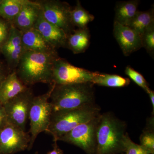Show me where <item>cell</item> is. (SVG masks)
Here are the masks:
<instances>
[{
  "instance_id": "cell-1",
  "label": "cell",
  "mask_w": 154,
  "mask_h": 154,
  "mask_svg": "<svg viewBox=\"0 0 154 154\" xmlns=\"http://www.w3.org/2000/svg\"><path fill=\"white\" fill-rule=\"evenodd\" d=\"M58 57L57 53L26 51L17 66V75L27 86L38 83L52 85L54 63Z\"/></svg>"
},
{
  "instance_id": "cell-8",
  "label": "cell",
  "mask_w": 154,
  "mask_h": 154,
  "mask_svg": "<svg viewBox=\"0 0 154 154\" xmlns=\"http://www.w3.org/2000/svg\"><path fill=\"white\" fill-rule=\"evenodd\" d=\"M95 73L72 65L66 60L59 57L54 63L53 83L63 85L92 83Z\"/></svg>"
},
{
  "instance_id": "cell-5",
  "label": "cell",
  "mask_w": 154,
  "mask_h": 154,
  "mask_svg": "<svg viewBox=\"0 0 154 154\" xmlns=\"http://www.w3.org/2000/svg\"><path fill=\"white\" fill-rule=\"evenodd\" d=\"M54 84L51 85L49 91L43 95L34 96L29 113L30 121V142L28 149L32 148L39 134L47 131L52 113L50 97Z\"/></svg>"
},
{
  "instance_id": "cell-18",
  "label": "cell",
  "mask_w": 154,
  "mask_h": 154,
  "mask_svg": "<svg viewBox=\"0 0 154 154\" xmlns=\"http://www.w3.org/2000/svg\"><path fill=\"white\" fill-rule=\"evenodd\" d=\"M140 1L130 0L117 2L115 8L114 22L126 26L138 11Z\"/></svg>"
},
{
  "instance_id": "cell-33",
  "label": "cell",
  "mask_w": 154,
  "mask_h": 154,
  "mask_svg": "<svg viewBox=\"0 0 154 154\" xmlns=\"http://www.w3.org/2000/svg\"></svg>"
},
{
  "instance_id": "cell-6",
  "label": "cell",
  "mask_w": 154,
  "mask_h": 154,
  "mask_svg": "<svg viewBox=\"0 0 154 154\" xmlns=\"http://www.w3.org/2000/svg\"><path fill=\"white\" fill-rule=\"evenodd\" d=\"M100 115L90 121L79 125L60 138L58 141H62L79 147L87 154H96V130Z\"/></svg>"
},
{
  "instance_id": "cell-24",
  "label": "cell",
  "mask_w": 154,
  "mask_h": 154,
  "mask_svg": "<svg viewBox=\"0 0 154 154\" xmlns=\"http://www.w3.org/2000/svg\"><path fill=\"white\" fill-rule=\"evenodd\" d=\"M140 145L154 153V117L149 118L146 126L140 135Z\"/></svg>"
},
{
  "instance_id": "cell-14",
  "label": "cell",
  "mask_w": 154,
  "mask_h": 154,
  "mask_svg": "<svg viewBox=\"0 0 154 154\" xmlns=\"http://www.w3.org/2000/svg\"><path fill=\"white\" fill-rule=\"evenodd\" d=\"M34 28L56 49L66 48L68 37L66 33L62 29L47 22L42 16V12Z\"/></svg>"
},
{
  "instance_id": "cell-29",
  "label": "cell",
  "mask_w": 154,
  "mask_h": 154,
  "mask_svg": "<svg viewBox=\"0 0 154 154\" xmlns=\"http://www.w3.org/2000/svg\"><path fill=\"white\" fill-rule=\"evenodd\" d=\"M47 154H63V152L62 150L59 147L57 143V142H54V143L53 145V149L52 150L48 152Z\"/></svg>"
},
{
  "instance_id": "cell-10",
  "label": "cell",
  "mask_w": 154,
  "mask_h": 154,
  "mask_svg": "<svg viewBox=\"0 0 154 154\" xmlns=\"http://www.w3.org/2000/svg\"><path fill=\"white\" fill-rule=\"evenodd\" d=\"M30 135L17 127L8 124L0 130V154H14L28 148Z\"/></svg>"
},
{
  "instance_id": "cell-21",
  "label": "cell",
  "mask_w": 154,
  "mask_h": 154,
  "mask_svg": "<svg viewBox=\"0 0 154 154\" xmlns=\"http://www.w3.org/2000/svg\"><path fill=\"white\" fill-rule=\"evenodd\" d=\"M95 17L83 8L81 2L77 1L76 4L71 11V19L74 27L78 28H87L89 23L94 21Z\"/></svg>"
},
{
  "instance_id": "cell-23",
  "label": "cell",
  "mask_w": 154,
  "mask_h": 154,
  "mask_svg": "<svg viewBox=\"0 0 154 154\" xmlns=\"http://www.w3.org/2000/svg\"><path fill=\"white\" fill-rule=\"evenodd\" d=\"M122 146L124 154H154L148 149L134 142L127 132L122 137Z\"/></svg>"
},
{
  "instance_id": "cell-19",
  "label": "cell",
  "mask_w": 154,
  "mask_h": 154,
  "mask_svg": "<svg viewBox=\"0 0 154 154\" xmlns=\"http://www.w3.org/2000/svg\"><path fill=\"white\" fill-rule=\"evenodd\" d=\"M92 83L94 85L100 86L120 88L128 85L130 83V80L119 75L96 72Z\"/></svg>"
},
{
  "instance_id": "cell-17",
  "label": "cell",
  "mask_w": 154,
  "mask_h": 154,
  "mask_svg": "<svg viewBox=\"0 0 154 154\" xmlns=\"http://www.w3.org/2000/svg\"><path fill=\"white\" fill-rule=\"evenodd\" d=\"M91 34L88 27L78 28L68 36L66 48L75 54L85 52L90 44Z\"/></svg>"
},
{
  "instance_id": "cell-12",
  "label": "cell",
  "mask_w": 154,
  "mask_h": 154,
  "mask_svg": "<svg viewBox=\"0 0 154 154\" xmlns=\"http://www.w3.org/2000/svg\"><path fill=\"white\" fill-rule=\"evenodd\" d=\"M113 33L125 56L130 55L142 47L140 35L128 26L114 22Z\"/></svg>"
},
{
  "instance_id": "cell-3",
  "label": "cell",
  "mask_w": 154,
  "mask_h": 154,
  "mask_svg": "<svg viewBox=\"0 0 154 154\" xmlns=\"http://www.w3.org/2000/svg\"><path fill=\"white\" fill-rule=\"evenodd\" d=\"M125 122L111 112L100 114L96 130V154H118L122 152V140L126 133Z\"/></svg>"
},
{
  "instance_id": "cell-22",
  "label": "cell",
  "mask_w": 154,
  "mask_h": 154,
  "mask_svg": "<svg viewBox=\"0 0 154 154\" xmlns=\"http://www.w3.org/2000/svg\"><path fill=\"white\" fill-rule=\"evenodd\" d=\"M25 0H3L0 5V17L12 24L17 17Z\"/></svg>"
},
{
  "instance_id": "cell-27",
  "label": "cell",
  "mask_w": 154,
  "mask_h": 154,
  "mask_svg": "<svg viewBox=\"0 0 154 154\" xmlns=\"http://www.w3.org/2000/svg\"><path fill=\"white\" fill-rule=\"evenodd\" d=\"M11 24L0 19V51L1 48L8 36Z\"/></svg>"
},
{
  "instance_id": "cell-9",
  "label": "cell",
  "mask_w": 154,
  "mask_h": 154,
  "mask_svg": "<svg viewBox=\"0 0 154 154\" xmlns=\"http://www.w3.org/2000/svg\"><path fill=\"white\" fill-rule=\"evenodd\" d=\"M34 96L28 88L3 105L9 124L25 131Z\"/></svg>"
},
{
  "instance_id": "cell-31",
  "label": "cell",
  "mask_w": 154,
  "mask_h": 154,
  "mask_svg": "<svg viewBox=\"0 0 154 154\" xmlns=\"http://www.w3.org/2000/svg\"><path fill=\"white\" fill-rule=\"evenodd\" d=\"M148 95L149 96L151 102V104L152 106L153 107V115H154V92L153 91L151 90L149 91V92L148 93Z\"/></svg>"
},
{
  "instance_id": "cell-26",
  "label": "cell",
  "mask_w": 154,
  "mask_h": 154,
  "mask_svg": "<svg viewBox=\"0 0 154 154\" xmlns=\"http://www.w3.org/2000/svg\"><path fill=\"white\" fill-rule=\"evenodd\" d=\"M125 74L129 77L138 86L140 87L148 94L151 89L149 88L148 83L147 82L145 78L140 73L136 71L131 66H128L125 70Z\"/></svg>"
},
{
  "instance_id": "cell-32",
  "label": "cell",
  "mask_w": 154,
  "mask_h": 154,
  "mask_svg": "<svg viewBox=\"0 0 154 154\" xmlns=\"http://www.w3.org/2000/svg\"><path fill=\"white\" fill-rule=\"evenodd\" d=\"M2 1L3 0H0V5H1V4L2 2Z\"/></svg>"
},
{
  "instance_id": "cell-11",
  "label": "cell",
  "mask_w": 154,
  "mask_h": 154,
  "mask_svg": "<svg viewBox=\"0 0 154 154\" xmlns=\"http://www.w3.org/2000/svg\"><path fill=\"white\" fill-rule=\"evenodd\" d=\"M22 32L11 25L8 36L1 48V51L9 65L15 69L26 51L22 43Z\"/></svg>"
},
{
  "instance_id": "cell-2",
  "label": "cell",
  "mask_w": 154,
  "mask_h": 154,
  "mask_svg": "<svg viewBox=\"0 0 154 154\" xmlns=\"http://www.w3.org/2000/svg\"><path fill=\"white\" fill-rule=\"evenodd\" d=\"M94 85L92 83L54 84L50 97L52 112L75 109L95 104Z\"/></svg>"
},
{
  "instance_id": "cell-30",
  "label": "cell",
  "mask_w": 154,
  "mask_h": 154,
  "mask_svg": "<svg viewBox=\"0 0 154 154\" xmlns=\"http://www.w3.org/2000/svg\"><path fill=\"white\" fill-rule=\"evenodd\" d=\"M8 75L5 74L4 69L2 65L0 64V85Z\"/></svg>"
},
{
  "instance_id": "cell-28",
  "label": "cell",
  "mask_w": 154,
  "mask_h": 154,
  "mask_svg": "<svg viewBox=\"0 0 154 154\" xmlns=\"http://www.w3.org/2000/svg\"><path fill=\"white\" fill-rule=\"evenodd\" d=\"M8 124V118L4 106L0 103V130Z\"/></svg>"
},
{
  "instance_id": "cell-20",
  "label": "cell",
  "mask_w": 154,
  "mask_h": 154,
  "mask_svg": "<svg viewBox=\"0 0 154 154\" xmlns=\"http://www.w3.org/2000/svg\"><path fill=\"white\" fill-rule=\"evenodd\" d=\"M153 24H154V10L152 8L147 11H138L126 26L141 36L146 29Z\"/></svg>"
},
{
  "instance_id": "cell-15",
  "label": "cell",
  "mask_w": 154,
  "mask_h": 154,
  "mask_svg": "<svg viewBox=\"0 0 154 154\" xmlns=\"http://www.w3.org/2000/svg\"><path fill=\"white\" fill-rule=\"evenodd\" d=\"M28 89L19 79L17 72H12L8 75L0 85V103L4 105Z\"/></svg>"
},
{
  "instance_id": "cell-7",
  "label": "cell",
  "mask_w": 154,
  "mask_h": 154,
  "mask_svg": "<svg viewBox=\"0 0 154 154\" xmlns=\"http://www.w3.org/2000/svg\"><path fill=\"white\" fill-rule=\"evenodd\" d=\"M45 19L52 25L62 29L67 36L72 33L75 27L71 19L70 6L65 2L58 0L37 1Z\"/></svg>"
},
{
  "instance_id": "cell-13",
  "label": "cell",
  "mask_w": 154,
  "mask_h": 154,
  "mask_svg": "<svg viewBox=\"0 0 154 154\" xmlns=\"http://www.w3.org/2000/svg\"><path fill=\"white\" fill-rule=\"evenodd\" d=\"M41 12L37 1L25 0L21 11L11 25L21 32L30 30L34 28Z\"/></svg>"
},
{
  "instance_id": "cell-4",
  "label": "cell",
  "mask_w": 154,
  "mask_h": 154,
  "mask_svg": "<svg viewBox=\"0 0 154 154\" xmlns=\"http://www.w3.org/2000/svg\"><path fill=\"white\" fill-rule=\"evenodd\" d=\"M101 108L96 103L83 107L53 112L46 132L50 134L54 142L79 125L85 123L101 114Z\"/></svg>"
},
{
  "instance_id": "cell-16",
  "label": "cell",
  "mask_w": 154,
  "mask_h": 154,
  "mask_svg": "<svg viewBox=\"0 0 154 154\" xmlns=\"http://www.w3.org/2000/svg\"><path fill=\"white\" fill-rule=\"evenodd\" d=\"M22 43L26 51L57 53L56 49L49 44L34 28L22 32Z\"/></svg>"
},
{
  "instance_id": "cell-25",
  "label": "cell",
  "mask_w": 154,
  "mask_h": 154,
  "mask_svg": "<svg viewBox=\"0 0 154 154\" xmlns=\"http://www.w3.org/2000/svg\"><path fill=\"white\" fill-rule=\"evenodd\" d=\"M142 47L144 48L150 55L154 53V24L148 27L141 36Z\"/></svg>"
}]
</instances>
